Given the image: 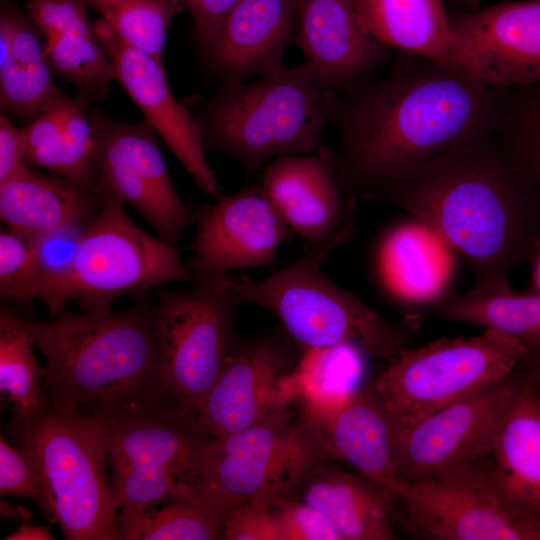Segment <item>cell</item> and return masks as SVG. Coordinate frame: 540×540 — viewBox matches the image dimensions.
Returning <instances> with one entry per match:
<instances>
[{
    "instance_id": "2",
    "label": "cell",
    "mask_w": 540,
    "mask_h": 540,
    "mask_svg": "<svg viewBox=\"0 0 540 540\" xmlns=\"http://www.w3.org/2000/svg\"><path fill=\"white\" fill-rule=\"evenodd\" d=\"M376 201L428 226L468 263L474 285L509 283L540 240V196L492 134L416 168Z\"/></svg>"
},
{
    "instance_id": "20",
    "label": "cell",
    "mask_w": 540,
    "mask_h": 540,
    "mask_svg": "<svg viewBox=\"0 0 540 540\" xmlns=\"http://www.w3.org/2000/svg\"><path fill=\"white\" fill-rule=\"evenodd\" d=\"M291 42L336 94L388 66L393 50L362 29L351 0H296Z\"/></svg>"
},
{
    "instance_id": "21",
    "label": "cell",
    "mask_w": 540,
    "mask_h": 540,
    "mask_svg": "<svg viewBox=\"0 0 540 540\" xmlns=\"http://www.w3.org/2000/svg\"><path fill=\"white\" fill-rule=\"evenodd\" d=\"M490 459L502 499L516 513L540 524V383L528 352L514 371Z\"/></svg>"
},
{
    "instance_id": "4",
    "label": "cell",
    "mask_w": 540,
    "mask_h": 540,
    "mask_svg": "<svg viewBox=\"0 0 540 540\" xmlns=\"http://www.w3.org/2000/svg\"><path fill=\"white\" fill-rule=\"evenodd\" d=\"M334 94L306 61L251 83L221 84L195 118L204 146L233 157L250 176L277 158L316 151Z\"/></svg>"
},
{
    "instance_id": "19",
    "label": "cell",
    "mask_w": 540,
    "mask_h": 540,
    "mask_svg": "<svg viewBox=\"0 0 540 540\" xmlns=\"http://www.w3.org/2000/svg\"><path fill=\"white\" fill-rule=\"evenodd\" d=\"M287 356L270 340L233 350L195 419L212 437L244 430L296 399Z\"/></svg>"
},
{
    "instance_id": "29",
    "label": "cell",
    "mask_w": 540,
    "mask_h": 540,
    "mask_svg": "<svg viewBox=\"0 0 540 540\" xmlns=\"http://www.w3.org/2000/svg\"><path fill=\"white\" fill-rule=\"evenodd\" d=\"M13 25V45L8 59L0 64V106L31 124L59 89L36 32L19 11L8 8Z\"/></svg>"
},
{
    "instance_id": "48",
    "label": "cell",
    "mask_w": 540,
    "mask_h": 540,
    "mask_svg": "<svg viewBox=\"0 0 540 540\" xmlns=\"http://www.w3.org/2000/svg\"><path fill=\"white\" fill-rule=\"evenodd\" d=\"M527 346L528 353L536 366L540 383V344L527 343Z\"/></svg>"
},
{
    "instance_id": "32",
    "label": "cell",
    "mask_w": 540,
    "mask_h": 540,
    "mask_svg": "<svg viewBox=\"0 0 540 540\" xmlns=\"http://www.w3.org/2000/svg\"><path fill=\"white\" fill-rule=\"evenodd\" d=\"M29 320L13 309L0 310V391L12 404V422L39 416L49 405L42 388L45 369L33 353Z\"/></svg>"
},
{
    "instance_id": "10",
    "label": "cell",
    "mask_w": 540,
    "mask_h": 540,
    "mask_svg": "<svg viewBox=\"0 0 540 540\" xmlns=\"http://www.w3.org/2000/svg\"><path fill=\"white\" fill-rule=\"evenodd\" d=\"M526 351L523 341L492 329L441 338L392 358L373 392L400 434L429 414L503 381Z\"/></svg>"
},
{
    "instance_id": "35",
    "label": "cell",
    "mask_w": 540,
    "mask_h": 540,
    "mask_svg": "<svg viewBox=\"0 0 540 540\" xmlns=\"http://www.w3.org/2000/svg\"><path fill=\"white\" fill-rule=\"evenodd\" d=\"M125 43L150 54L162 67L168 30L184 11L179 0H83Z\"/></svg>"
},
{
    "instance_id": "18",
    "label": "cell",
    "mask_w": 540,
    "mask_h": 540,
    "mask_svg": "<svg viewBox=\"0 0 540 540\" xmlns=\"http://www.w3.org/2000/svg\"><path fill=\"white\" fill-rule=\"evenodd\" d=\"M94 32L111 60L115 79L129 94L145 120L206 194L216 195L218 184L205 157L202 131L197 119L173 96L166 73L147 52L128 45L102 20Z\"/></svg>"
},
{
    "instance_id": "45",
    "label": "cell",
    "mask_w": 540,
    "mask_h": 540,
    "mask_svg": "<svg viewBox=\"0 0 540 540\" xmlns=\"http://www.w3.org/2000/svg\"><path fill=\"white\" fill-rule=\"evenodd\" d=\"M5 540H51L53 536L47 526H32L28 524L21 525L16 531L12 532Z\"/></svg>"
},
{
    "instance_id": "6",
    "label": "cell",
    "mask_w": 540,
    "mask_h": 540,
    "mask_svg": "<svg viewBox=\"0 0 540 540\" xmlns=\"http://www.w3.org/2000/svg\"><path fill=\"white\" fill-rule=\"evenodd\" d=\"M325 258L309 249L289 266L261 281L223 277L243 303L266 308L300 346L311 349L343 343L372 358L391 360L407 348L411 327L393 323L321 270Z\"/></svg>"
},
{
    "instance_id": "30",
    "label": "cell",
    "mask_w": 540,
    "mask_h": 540,
    "mask_svg": "<svg viewBox=\"0 0 540 540\" xmlns=\"http://www.w3.org/2000/svg\"><path fill=\"white\" fill-rule=\"evenodd\" d=\"M352 343L307 350L291 374L296 398L300 399L306 425L312 426L337 412L360 389L362 355Z\"/></svg>"
},
{
    "instance_id": "40",
    "label": "cell",
    "mask_w": 540,
    "mask_h": 540,
    "mask_svg": "<svg viewBox=\"0 0 540 540\" xmlns=\"http://www.w3.org/2000/svg\"><path fill=\"white\" fill-rule=\"evenodd\" d=\"M222 534L229 540H283L272 501H254L227 511Z\"/></svg>"
},
{
    "instance_id": "12",
    "label": "cell",
    "mask_w": 540,
    "mask_h": 540,
    "mask_svg": "<svg viewBox=\"0 0 540 540\" xmlns=\"http://www.w3.org/2000/svg\"><path fill=\"white\" fill-rule=\"evenodd\" d=\"M388 490L403 504L408 527L436 540H540V524L500 496L490 457L422 481L395 480Z\"/></svg>"
},
{
    "instance_id": "13",
    "label": "cell",
    "mask_w": 540,
    "mask_h": 540,
    "mask_svg": "<svg viewBox=\"0 0 540 540\" xmlns=\"http://www.w3.org/2000/svg\"><path fill=\"white\" fill-rule=\"evenodd\" d=\"M95 139V187L118 196L154 227L158 238L175 245L195 222V214L177 193L156 138L142 120H117L98 108L89 113Z\"/></svg>"
},
{
    "instance_id": "38",
    "label": "cell",
    "mask_w": 540,
    "mask_h": 540,
    "mask_svg": "<svg viewBox=\"0 0 540 540\" xmlns=\"http://www.w3.org/2000/svg\"><path fill=\"white\" fill-rule=\"evenodd\" d=\"M0 493L32 500L44 516L53 521L46 489L32 458L19 447L0 440Z\"/></svg>"
},
{
    "instance_id": "27",
    "label": "cell",
    "mask_w": 540,
    "mask_h": 540,
    "mask_svg": "<svg viewBox=\"0 0 540 540\" xmlns=\"http://www.w3.org/2000/svg\"><path fill=\"white\" fill-rule=\"evenodd\" d=\"M362 29L403 54L451 64L454 37L443 0H351Z\"/></svg>"
},
{
    "instance_id": "16",
    "label": "cell",
    "mask_w": 540,
    "mask_h": 540,
    "mask_svg": "<svg viewBox=\"0 0 540 540\" xmlns=\"http://www.w3.org/2000/svg\"><path fill=\"white\" fill-rule=\"evenodd\" d=\"M260 186L307 249L325 259L354 231L356 201L342 191L328 148L269 162Z\"/></svg>"
},
{
    "instance_id": "1",
    "label": "cell",
    "mask_w": 540,
    "mask_h": 540,
    "mask_svg": "<svg viewBox=\"0 0 540 540\" xmlns=\"http://www.w3.org/2000/svg\"><path fill=\"white\" fill-rule=\"evenodd\" d=\"M374 76L335 93L332 104L337 177L355 201H376L416 168L496 128L505 90L461 67L403 54Z\"/></svg>"
},
{
    "instance_id": "14",
    "label": "cell",
    "mask_w": 540,
    "mask_h": 540,
    "mask_svg": "<svg viewBox=\"0 0 540 540\" xmlns=\"http://www.w3.org/2000/svg\"><path fill=\"white\" fill-rule=\"evenodd\" d=\"M449 18L452 65L501 90L540 82V0L506 1Z\"/></svg>"
},
{
    "instance_id": "8",
    "label": "cell",
    "mask_w": 540,
    "mask_h": 540,
    "mask_svg": "<svg viewBox=\"0 0 540 540\" xmlns=\"http://www.w3.org/2000/svg\"><path fill=\"white\" fill-rule=\"evenodd\" d=\"M196 275L175 246L154 238L127 215L124 202L105 193L89 222L69 273L37 290L53 316L75 299L86 312L110 310L120 296L141 293L168 282L195 283Z\"/></svg>"
},
{
    "instance_id": "24",
    "label": "cell",
    "mask_w": 540,
    "mask_h": 540,
    "mask_svg": "<svg viewBox=\"0 0 540 540\" xmlns=\"http://www.w3.org/2000/svg\"><path fill=\"white\" fill-rule=\"evenodd\" d=\"M308 427L327 454L351 463L369 480L388 490L398 479V429L374 392L357 391L333 415Z\"/></svg>"
},
{
    "instance_id": "7",
    "label": "cell",
    "mask_w": 540,
    "mask_h": 540,
    "mask_svg": "<svg viewBox=\"0 0 540 540\" xmlns=\"http://www.w3.org/2000/svg\"><path fill=\"white\" fill-rule=\"evenodd\" d=\"M161 398L94 413L107 424L119 529L168 500L192 494L191 474L209 435L194 417Z\"/></svg>"
},
{
    "instance_id": "28",
    "label": "cell",
    "mask_w": 540,
    "mask_h": 540,
    "mask_svg": "<svg viewBox=\"0 0 540 540\" xmlns=\"http://www.w3.org/2000/svg\"><path fill=\"white\" fill-rule=\"evenodd\" d=\"M391 495L369 479L331 472L311 481L303 498L330 520L343 540H394Z\"/></svg>"
},
{
    "instance_id": "47",
    "label": "cell",
    "mask_w": 540,
    "mask_h": 540,
    "mask_svg": "<svg viewBox=\"0 0 540 540\" xmlns=\"http://www.w3.org/2000/svg\"><path fill=\"white\" fill-rule=\"evenodd\" d=\"M0 512H1V517L8 520L17 519L20 521H27L29 520V517H30L29 511L26 510L25 508L11 506L8 503L3 502V501H1Z\"/></svg>"
},
{
    "instance_id": "5",
    "label": "cell",
    "mask_w": 540,
    "mask_h": 540,
    "mask_svg": "<svg viewBox=\"0 0 540 540\" xmlns=\"http://www.w3.org/2000/svg\"><path fill=\"white\" fill-rule=\"evenodd\" d=\"M17 447L36 464L53 521L68 540H118L119 513L105 475L107 424L78 407L56 405L11 422Z\"/></svg>"
},
{
    "instance_id": "9",
    "label": "cell",
    "mask_w": 540,
    "mask_h": 540,
    "mask_svg": "<svg viewBox=\"0 0 540 540\" xmlns=\"http://www.w3.org/2000/svg\"><path fill=\"white\" fill-rule=\"evenodd\" d=\"M325 453L310 427L291 423L285 407L244 430L207 438L191 474L190 497L223 515L249 502L286 498Z\"/></svg>"
},
{
    "instance_id": "25",
    "label": "cell",
    "mask_w": 540,
    "mask_h": 540,
    "mask_svg": "<svg viewBox=\"0 0 540 540\" xmlns=\"http://www.w3.org/2000/svg\"><path fill=\"white\" fill-rule=\"evenodd\" d=\"M87 104L58 89L39 116L26 125L25 162L94 189L95 139Z\"/></svg>"
},
{
    "instance_id": "41",
    "label": "cell",
    "mask_w": 540,
    "mask_h": 540,
    "mask_svg": "<svg viewBox=\"0 0 540 540\" xmlns=\"http://www.w3.org/2000/svg\"><path fill=\"white\" fill-rule=\"evenodd\" d=\"M26 8L45 38L67 32H94L83 0H26Z\"/></svg>"
},
{
    "instance_id": "3",
    "label": "cell",
    "mask_w": 540,
    "mask_h": 540,
    "mask_svg": "<svg viewBox=\"0 0 540 540\" xmlns=\"http://www.w3.org/2000/svg\"><path fill=\"white\" fill-rule=\"evenodd\" d=\"M29 326L46 358L41 385L50 403L94 413L166 395L157 377L152 312L64 308Z\"/></svg>"
},
{
    "instance_id": "22",
    "label": "cell",
    "mask_w": 540,
    "mask_h": 540,
    "mask_svg": "<svg viewBox=\"0 0 540 540\" xmlns=\"http://www.w3.org/2000/svg\"><path fill=\"white\" fill-rule=\"evenodd\" d=\"M295 15L296 0H241L200 48L206 67L221 84L282 68Z\"/></svg>"
},
{
    "instance_id": "31",
    "label": "cell",
    "mask_w": 540,
    "mask_h": 540,
    "mask_svg": "<svg viewBox=\"0 0 540 540\" xmlns=\"http://www.w3.org/2000/svg\"><path fill=\"white\" fill-rule=\"evenodd\" d=\"M437 309L448 321L472 324L540 344V293H520L509 283L474 285L462 295H449Z\"/></svg>"
},
{
    "instance_id": "34",
    "label": "cell",
    "mask_w": 540,
    "mask_h": 540,
    "mask_svg": "<svg viewBox=\"0 0 540 540\" xmlns=\"http://www.w3.org/2000/svg\"><path fill=\"white\" fill-rule=\"evenodd\" d=\"M45 55L52 71L70 82L86 102L101 101L115 79L114 66L95 32H67L46 38Z\"/></svg>"
},
{
    "instance_id": "43",
    "label": "cell",
    "mask_w": 540,
    "mask_h": 540,
    "mask_svg": "<svg viewBox=\"0 0 540 540\" xmlns=\"http://www.w3.org/2000/svg\"><path fill=\"white\" fill-rule=\"evenodd\" d=\"M191 18L195 40L200 48L217 34L224 19L241 0H179Z\"/></svg>"
},
{
    "instance_id": "33",
    "label": "cell",
    "mask_w": 540,
    "mask_h": 540,
    "mask_svg": "<svg viewBox=\"0 0 540 540\" xmlns=\"http://www.w3.org/2000/svg\"><path fill=\"white\" fill-rule=\"evenodd\" d=\"M492 136L540 196V82L505 90Z\"/></svg>"
},
{
    "instance_id": "37",
    "label": "cell",
    "mask_w": 540,
    "mask_h": 540,
    "mask_svg": "<svg viewBox=\"0 0 540 540\" xmlns=\"http://www.w3.org/2000/svg\"><path fill=\"white\" fill-rule=\"evenodd\" d=\"M90 221H73L27 239L34 258L35 277L4 298L27 301L33 298L37 290L63 279L71 270Z\"/></svg>"
},
{
    "instance_id": "44",
    "label": "cell",
    "mask_w": 540,
    "mask_h": 540,
    "mask_svg": "<svg viewBox=\"0 0 540 540\" xmlns=\"http://www.w3.org/2000/svg\"><path fill=\"white\" fill-rule=\"evenodd\" d=\"M26 126H14L4 114L0 116V183L28 164L25 162Z\"/></svg>"
},
{
    "instance_id": "11",
    "label": "cell",
    "mask_w": 540,
    "mask_h": 540,
    "mask_svg": "<svg viewBox=\"0 0 540 540\" xmlns=\"http://www.w3.org/2000/svg\"><path fill=\"white\" fill-rule=\"evenodd\" d=\"M239 298L223 277L197 280L188 290H160L152 312L157 377L185 415L196 417L234 350Z\"/></svg>"
},
{
    "instance_id": "36",
    "label": "cell",
    "mask_w": 540,
    "mask_h": 540,
    "mask_svg": "<svg viewBox=\"0 0 540 540\" xmlns=\"http://www.w3.org/2000/svg\"><path fill=\"white\" fill-rule=\"evenodd\" d=\"M224 515L196 498L168 500L118 531L124 540H212L222 532Z\"/></svg>"
},
{
    "instance_id": "17",
    "label": "cell",
    "mask_w": 540,
    "mask_h": 540,
    "mask_svg": "<svg viewBox=\"0 0 540 540\" xmlns=\"http://www.w3.org/2000/svg\"><path fill=\"white\" fill-rule=\"evenodd\" d=\"M190 267L197 280L270 265L290 229L261 186H250L195 213Z\"/></svg>"
},
{
    "instance_id": "42",
    "label": "cell",
    "mask_w": 540,
    "mask_h": 540,
    "mask_svg": "<svg viewBox=\"0 0 540 540\" xmlns=\"http://www.w3.org/2000/svg\"><path fill=\"white\" fill-rule=\"evenodd\" d=\"M35 264L26 238L12 230L0 232V293L3 297L30 283Z\"/></svg>"
},
{
    "instance_id": "15",
    "label": "cell",
    "mask_w": 540,
    "mask_h": 540,
    "mask_svg": "<svg viewBox=\"0 0 540 540\" xmlns=\"http://www.w3.org/2000/svg\"><path fill=\"white\" fill-rule=\"evenodd\" d=\"M514 371L503 381L443 407L401 432L397 477L433 479L454 467L490 457Z\"/></svg>"
},
{
    "instance_id": "23",
    "label": "cell",
    "mask_w": 540,
    "mask_h": 540,
    "mask_svg": "<svg viewBox=\"0 0 540 540\" xmlns=\"http://www.w3.org/2000/svg\"><path fill=\"white\" fill-rule=\"evenodd\" d=\"M454 254L421 221H400L378 241L376 273L384 290L397 301L412 306H437L452 294Z\"/></svg>"
},
{
    "instance_id": "26",
    "label": "cell",
    "mask_w": 540,
    "mask_h": 540,
    "mask_svg": "<svg viewBox=\"0 0 540 540\" xmlns=\"http://www.w3.org/2000/svg\"><path fill=\"white\" fill-rule=\"evenodd\" d=\"M104 195L27 165L0 183V217L10 230L29 239L66 223L90 220Z\"/></svg>"
},
{
    "instance_id": "39",
    "label": "cell",
    "mask_w": 540,
    "mask_h": 540,
    "mask_svg": "<svg viewBox=\"0 0 540 540\" xmlns=\"http://www.w3.org/2000/svg\"><path fill=\"white\" fill-rule=\"evenodd\" d=\"M272 503L283 540H343L330 520L305 501L280 498Z\"/></svg>"
},
{
    "instance_id": "46",
    "label": "cell",
    "mask_w": 540,
    "mask_h": 540,
    "mask_svg": "<svg viewBox=\"0 0 540 540\" xmlns=\"http://www.w3.org/2000/svg\"><path fill=\"white\" fill-rule=\"evenodd\" d=\"M526 261L530 266L532 291L540 293V240L535 244Z\"/></svg>"
}]
</instances>
